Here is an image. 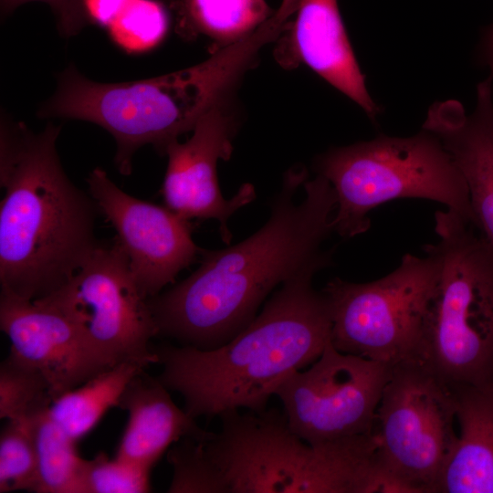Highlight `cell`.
I'll use <instances>...</instances> for the list:
<instances>
[{"instance_id": "6da1fadb", "label": "cell", "mask_w": 493, "mask_h": 493, "mask_svg": "<svg viewBox=\"0 0 493 493\" xmlns=\"http://www.w3.org/2000/svg\"><path fill=\"white\" fill-rule=\"evenodd\" d=\"M336 205L322 175L309 180L305 170L289 171L258 231L224 249L203 250L195 271L148 299L158 336L203 351L231 341L254 320L278 285L331 258L321 246L333 232Z\"/></svg>"}, {"instance_id": "7a4b0ae2", "label": "cell", "mask_w": 493, "mask_h": 493, "mask_svg": "<svg viewBox=\"0 0 493 493\" xmlns=\"http://www.w3.org/2000/svg\"><path fill=\"white\" fill-rule=\"evenodd\" d=\"M330 262L312 263L285 281L246 329L216 349H152L162 365L158 380L183 396L184 409L194 419L267 409L278 386L317 361L330 340L328 303L312 285Z\"/></svg>"}, {"instance_id": "3957f363", "label": "cell", "mask_w": 493, "mask_h": 493, "mask_svg": "<svg viewBox=\"0 0 493 493\" xmlns=\"http://www.w3.org/2000/svg\"><path fill=\"white\" fill-rule=\"evenodd\" d=\"M59 131L51 122L34 132L22 121L1 120V292L26 300L58 290L99 245V209L66 174Z\"/></svg>"}, {"instance_id": "277c9868", "label": "cell", "mask_w": 493, "mask_h": 493, "mask_svg": "<svg viewBox=\"0 0 493 493\" xmlns=\"http://www.w3.org/2000/svg\"><path fill=\"white\" fill-rule=\"evenodd\" d=\"M283 30L282 21L270 17L202 63L133 82H95L70 65L58 75L54 95L37 114L87 121L109 131L117 145L115 164L121 174L129 175L137 150L152 144L163 153L170 142L193 131L204 114L227 99L262 47Z\"/></svg>"}, {"instance_id": "5b68a950", "label": "cell", "mask_w": 493, "mask_h": 493, "mask_svg": "<svg viewBox=\"0 0 493 493\" xmlns=\"http://www.w3.org/2000/svg\"><path fill=\"white\" fill-rule=\"evenodd\" d=\"M435 232L424 251L439 278L416 359L452 385L493 383V249L450 209L435 213Z\"/></svg>"}, {"instance_id": "8992f818", "label": "cell", "mask_w": 493, "mask_h": 493, "mask_svg": "<svg viewBox=\"0 0 493 493\" xmlns=\"http://www.w3.org/2000/svg\"><path fill=\"white\" fill-rule=\"evenodd\" d=\"M219 432L204 440L229 493H354L366 463L354 437L309 445L278 408L219 415Z\"/></svg>"}, {"instance_id": "52a82bcc", "label": "cell", "mask_w": 493, "mask_h": 493, "mask_svg": "<svg viewBox=\"0 0 493 493\" xmlns=\"http://www.w3.org/2000/svg\"><path fill=\"white\" fill-rule=\"evenodd\" d=\"M315 168L334 190L333 232L344 238L370 228L372 209L402 198L443 204L474 224L465 179L429 131L410 137L382 135L332 148L319 156Z\"/></svg>"}, {"instance_id": "ba28073f", "label": "cell", "mask_w": 493, "mask_h": 493, "mask_svg": "<svg viewBox=\"0 0 493 493\" xmlns=\"http://www.w3.org/2000/svg\"><path fill=\"white\" fill-rule=\"evenodd\" d=\"M438 278V259L425 253L405 254L393 271L374 281L332 278L321 290L332 345L391 365L416 359Z\"/></svg>"}, {"instance_id": "9c48e42d", "label": "cell", "mask_w": 493, "mask_h": 493, "mask_svg": "<svg viewBox=\"0 0 493 493\" xmlns=\"http://www.w3.org/2000/svg\"><path fill=\"white\" fill-rule=\"evenodd\" d=\"M453 386L418 359L393 366L377 408L372 434L382 467L413 493H435L457 441Z\"/></svg>"}, {"instance_id": "30bf717a", "label": "cell", "mask_w": 493, "mask_h": 493, "mask_svg": "<svg viewBox=\"0 0 493 493\" xmlns=\"http://www.w3.org/2000/svg\"><path fill=\"white\" fill-rule=\"evenodd\" d=\"M38 299L70 320L111 365L159 362L150 347L158 330L148 299L116 237L110 244L99 243L62 287Z\"/></svg>"}, {"instance_id": "8fae6325", "label": "cell", "mask_w": 493, "mask_h": 493, "mask_svg": "<svg viewBox=\"0 0 493 493\" xmlns=\"http://www.w3.org/2000/svg\"><path fill=\"white\" fill-rule=\"evenodd\" d=\"M393 365L343 353L330 340L306 371L277 389L292 431L309 445L371 435Z\"/></svg>"}, {"instance_id": "7c38bea8", "label": "cell", "mask_w": 493, "mask_h": 493, "mask_svg": "<svg viewBox=\"0 0 493 493\" xmlns=\"http://www.w3.org/2000/svg\"><path fill=\"white\" fill-rule=\"evenodd\" d=\"M89 194L112 225L142 293L159 294L193 264L204 249L193 240L190 220L167 206L135 198L117 186L101 168L87 179Z\"/></svg>"}, {"instance_id": "4fadbf2b", "label": "cell", "mask_w": 493, "mask_h": 493, "mask_svg": "<svg viewBox=\"0 0 493 493\" xmlns=\"http://www.w3.org/2000/svg\"><path fill=\"white\" fill-rule=\"evenodd\" d=\"M236 129L235 115L226 99L198 120L186 142L173 140L163 151L168 157L161 189L164 205L188 220H217L226 244L232 238L229 217L256 197L251 184H242L231 199H225L220 192L217 162L230 158Z\"/></svg>"}, {"instance_id": "5bb4252c", "label": "cell", "mask_w": 493, "mask_h": 493, "mask_svg": "<svg viewBox=\"0 0 493 493\" xmlns=\"http://www.w3.org/2000/svg\"><path fill=\"white\" fill-rule=\"evenodd\" d=\"M0 328L10 353L39 371L53 400L114 366L63 313L39 300L0 294Z\"/></svg>"}, {"instance_id": "9a60e30c", "label": "cell", "mask_w": 493, "mask_h": 493, "mask_svg": "<svg viewBox=\"0 0 493 493\" xmlns=\"http://www.w3.org/2000/svg\"><path fill=\"white\" fill-rule=\"evenodd\" d=\"M423 129L438 137L467 186L474 225L493 249V95L491 79L477 86L476 105L466 113L455 100L435 102Z\"/></svg>"}, {"instance_id": "2e32d148", "label": "cell", "mask_w": 493, "mask_h": 493, "mask_svg": "<svg viewBox=\"0 0 493 493\" xmlns=\"http://www.w3.org/2000/svg\"><path fill=\"white\" fill-rule=\"evenodd\" d=\"M297 11L290 26V47L297 62L305 63L375 119L380 108L366 88L337 0H299Z\"/></svg>"}, {"instance_id": "e0dca14e", "label": "cell", "mask_w": 493, "mask_h": 493, "mask_svg": "<svg viewBox=\"0 0 493 493\" xmlns=\"http://www.w3.org/2000/svg\"><path fill=\"white\" fill-rule=\"evenodd\" d=\"M170 391L145 372L134 375L121 393L118 408L128 413V421L116 457L152 470L163 453L184 437L205 440L211 434L179 408Z\"/></svg>"}, {"instance_id": "ac0fdd59", "label": "cell", "mask_w": 493, "mask_h": 493, "mask_svg": "<svg viewBox=\"0 0 493 493\" xmlns=\"http://www.w3.org/2000/svg\"><path fill=\"white\" fill-rule=\"evenodd\" d=\"M452 386L459 433L435 493H493V383Z\"/></svg>"}, {"instance_id": "d6986e66", "label": "cell", "mask_w": 493, "mask_h": 493, "mask_svg": "<svg viewBox=\"0 0 493 493\" xmlns=\"http://www.w3.org/2000/svg\"><path fill=\"white\" fill-rule=\"evenodd\" d=\"M146 366L133 362L118 363L81 385L59 395L48 412L54 421L78 443L118 403L131 378Z\"/></svg>"}, {"instance_id": "ffe728a7", "label": "cell", "mask_w": 493, "mask_h": 493, "mask_svg": "<svg viewBox=\"0 0 493 493\" xmlns=\"http://www.w3.org/2000/svg\"><path fill=\"white\" fill-rule=\"evenodd\" d=\"M182 10L184 28L212 39L214 51L246 37L273 15L264 0H184Z\"/></svg>"}, {"instance_id": "44dd1931", "label": "cell", "mask_w": 493, "mask_h": 493, "mask_svg": "<svg viewBox=\"0 0 493 493\" xmlns=\"http://www.w3.org/2000/svg\"><path fill=\"white\" fill-rule=\"evenodd\" d=\"M48 409L32 418L37 457V492L81 493L84 458L77 451V442L54 421Z\"/></svg>"}, {"instance_id": "7402d4cb", "label": "cell", "mask_w": 493, "mask_h": 493, "mask_svg": "<svg viewBox=\"0 0 493 493\" xmlns=\"http://www.w3.org/2000/svg\"><path fill=\"white\" fill-rule=\"evenodd\" d=\"M52 402L46 377L9 353L0 364V418L30 419L47 411Z\"/></svg>"}, {"instance_id": "603a6c76", "label": "cell", "mask_w": 493, "mask_h": 493, "mask_svg": "<svg viewBox=\"0 0 493 493\" xmlns=\"http://www.w3.org/2000/svg\"><path fill=\"white\" fill-rule=\"evenodd\" d=\"M37 490L32 418L8 420L0 434V492Z\"/></svg>"}, {"instance_id": "cb8c5ba5", "label": "cell", "mask_w": 493, "mask_h": 493, "mask_svg": "<svg viewBox=\"0 0 493 493\" xmlns=\"http://www.w3.org/2000/svg\"><path fill=\"white\" fill-rule=\"evenodd\" d=\"M173 476L169 493H229L218 467L207 455L204 440L184 437L169 449Z\"/></svg>"}, {"instance_id": "d4e9b609", "label": "cell", "mask_w": 493, "mask_h": 493, "mask_svg": "<svg viewBox=\"0 0 493 493\" xmlns=\"http://www.w3.org/2000/svg\"><path fill=\"white\" fill-rule=\"evenodd\" d=\"M169 26L166 11L155 0H134L108 27L113 41L130 52L155 47Z\"/></svg>"}, {"instance_id": "484cf974", "label": "cell", "mask_w": 493, "mask_h": 493, "mask_svg": "<svg viewBox=\"0 0 493 493\" xmlns=\"http://www.w3.org/2000/svg\"><path fill=\"white\" fill-rule=\"evenodd\" d=\"M151 470L131 462L100 452L92 459H84L81 470V493L150 492Z\"/></svg>"}, {"instance_id": "4316f807", "label": "cell", "mask_w": 493, "mask_h": 493, "mask_svg": "<svg viewBox=\"0 0 493 493\" xmlns=\"http://www.w3.org/2000/svg\"><path fill=\"white\" fill-rule=\"evenodd\" d=\"M30 1H42L51 6L57 17L58 30L66 37L78 34L90 22L84 7V0H1L2 13H11L20 5Z\"/></svg>"}, {"instance_id": "83f0119b", "label": "cell", "mask_w": 493, "mask_h": 493, "mask_svg": "<svg viewBox=\"0 0 493 493\" xmlns=\"http://www.w3.org/2000/svg\"><path fill=\"white\" fill-rule=\"evenodd\" d=\"M134 0H84L90 22L109 27Z\"/></svg>"}, {"instance_id": "f1b7e54d", "label": "cell", "mask_w": 493, "mask_h": 493, "mask_svg": "<svg viewBox=\"0 0 493 493\" xmlns=\"http://www.w3.org/2000/svg\"><path fill=\"white\" fill-rule=\"evenodd\" d=\"M477 58L479 62L488 69L493 92V23L487 26L477 45Z\"/></svg>"}, {"instance_id": "f546056e", "label": "cell", "mask_w": 493, "mask_h": 493, "mask_svg": "<svg viewBox=\"0 0 493 493\" xmlns=\"http://www.w3.org/2000/svg\"><path fill=\"white\" fill-rule=\"evenodd\" d=\"M492 95H493V93H492Z\"/></svg>"}]
</instances>
